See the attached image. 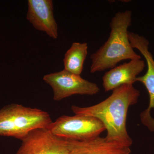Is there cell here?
I'll list each match as a JSON object with an SVG mask.
<instances>
[{
    "mask_svg": "<svg viewBox=\"0 0 154 154\" xmlns=\"http://www.w3.org/2000/svg\"><path fill=\"white\" fill-rule=\"evenodd\" d=\"M107 99L99 104L88 107L73 105L75 114L93 116L103 123L107 131L105 138L130 147L132 139L128 133L127 117L129 107L137 103L140 92L132 85H124L112 91Z\"/></svg>",
    "mask_w": 154,
    "mask_h": 154,
    "instance_id": "cell-1",
    "label": "cell"
},
{
    "mask_svg": "<svg viewBox=\"0 0 154 154\" xmlns=\"http://www.w3.org/2000/svg\"><path fill=\"white\" fill-rule=\"evenodd\" d=\"M52 122L46 111L19 104H11L0 110V136L22 140L34 130L48 129Z\"/></svg>",
    "mask_w": 154,
    "mask_h": 154,
    "instance_id": "cell-3",
    "label": "cell"
},
{
    "mask_svg": "<svg viewBox=\"0 0 154 154\" xmlns=\"http://www.w3.org/2000/svg\"><path fill=\"white\" fill-rule=\"evenodd\" d=\"M16 154H69V140L59 137L48 128L34 130L24 138Z\"/></svg>",
    "mask_w": 154,
    "mask_h": 154,
    "instance_id": "cell-6",
    "label": "cell"
},
{
    "mask_svg": "<svg viewBox=\"0 0 154 154\" xmlns=\"http://www.w3.org/2000/svg\"><path fill=\"white\" fill-rule=\"evenodd\" d=\"M69 154H130V147L118 143L107 140L100 136L91 140H69Z\"/></svg>",
    "mask_w": 154,
    "mask_h": 154,
    "instance_id": "cell-10",
    "label": "cell"
},
{
    "mask_svg": "<svg viewBox=\"0 0 154 154\" xmlns=\"http://www.w3.org/2000/svg\"><path fill=\"white\" fill-rule=\"evenodd\" d=\"M43 79L52 88L53 99L59 101L74 95H94L100 88L95 83L74 74L64 69L60 71L45 75Z\"/></svg>",
    "mask_w": 154,
    "mask_h": 154,
    "instance_id": "cell-5",
    "label": "cell"
},
{
    "mask_svg": "<svg viewBox=\"0 0 154 154\" xmlns=\"http://www.w3.org/2000/svg\"><path fill=\"white\" fill-rule=\"evenodd\" d=\"M128 38L133 48L137 49L146 60L147 70L145 74L137 77L136 82L142 83L148 92L149 102L148 107L140 114L142 123L151 131L154 132V119L151 116V110L154 108V59L149 50V41L138 33L128 32Z\"/></svg>",
    "mask_w": 154,
    "mask_h": 154,
    "instance_id": "cell-7",
    "label": "cell"
},
{
    "mask_svg": "<svg viewBox=\"0 0 154 154\" xmlns=\"http://www.w3.org/2000/svg\"><path fill=\"white\" fill-rule=\"evenodd\" d=\"M88 52V43L73 42L65 54L63 60L64 69L74 74L80 75L83 71Z\"/></svg>",
    "mask_w": 154,
    "mask_h": 154,
    "instance_id": "cell-11",
    "label": "cell"
},
{
    "mask_svg": "<svg viewBox=\"0 0 154 154\" xmlns=\"http://www.w3.org/2000/svg\"><path fill=\"white\" fill-rule=\"evenodd\" d=\"M48 129L58 137L80 141L96 138L106 130L98 119L81 114L62 116L53 122Z\"/></svg>",
    "mask_w": 154,
    "mask_h": 154,
    "instance_id": "cell-4",
    "label": "cell"
},
{
    "mask_svg": "<svg viewBox=\"0 0 154 154\" xmlns=\"http://www.w3.org/2000/svg\"><path fill=\"white\" fill-rule=\"evenodd\" d=\"M131 21L132 12L130 10L118 12L114 15L110 23L108 39L91 54V73L113 68L123 60L141 59L131 46L128 38V28Z\"/></svg>",
    "mask_w": 154,
    "mask_h": 154,
    "instance_id": "cell-2",
    "label": "cell"
},
{
    "mask_svg": "<svg viewBox=\"0 0 154 154\" xmlns=\"http://www.w3.org/2000/svg\"><path fill=\"white\" fill-rule=\"evenodd\" d=\"M146 66L144 61L133 60L110 69L102 77V86L105 92L113 91L124 85H132Z\"/></svg>",
    "mask_w": 154,
    "mask_h": 154,
    "instance_id": "cell-9",
    "label": "cell"
},
{
    "mask_svg": "<svg viewBox=\"0 0 154 154\" xmlns=\"http://www.w3.org/2000/svg\"><path fill=\"white\" fill-rule=\"evenodd\" d=\"M28 4L26 18L33 28L57 39L58 25L54 15L52 0H28Z\"/></svg>",
    "mask_w": 154,
    "mask_h": 154,
    "instance_id": "cell-8",
    "label": "cell"
}]
</instances>
